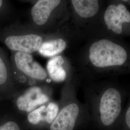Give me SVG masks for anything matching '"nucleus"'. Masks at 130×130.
Returning <instances> with one entry per match:
<instances>
[{"label":"nucleus","mask_w":130,"mask_h":130,"mask_svg":"<svg viewBox=\"0 0 130 130\" xmlns=\"http://www.w3.org/2000/svg\"><path fill=\"white\" fill-rule=\"evenodd\" d=\"M119 130H130V105L123 114Z\"/></svg>","instance_id":"obj_16"},{"label":"nucleus","mask_w":130,"mask_h":130,"mask_svg":"<svg viewBox=\"0 0 130 130\" xmlns=\"http://www.w3.org/2000/svg\"><path fill=\"white\" fill-rule=\"evenodd\" d=\"M27 21L24 23L36 31L51 33L62 27L69 18L67 1L63 0L32 1Z\"/></svg>","instance_id":"obj_1"},{"label":"nucleus","mask_w":130,"mask_h":130,"mask_svg":"<svg viewBox=\"0 0 130 130\" xmlns=\"http://www.w3.org/2000/svg\"><path fill=\"white\" fill-rule=\"evenodd\" d=\"M10 61L14 77L20 86L29 87L49 80L46 70L35 60L32 54L11 52Z\"/></svg>","instance_id":"obj_4"},{"label":"nucleus","mask_w":130,"mask_h":130,"mask_svg":"<svg viewBox=\"0 0 130 130\" xmlns=\"http://www.w3.org/2000/svg\"><path fill=\"white\" fill-rule=\"evenodd\" d=\"M70 3L75 14L84 19L95 16L99 8L97 0H72Z\"/></svg>","instance_id":"obj_12"},{"label":"nucleus","mask_w":130,"mask_h":130,"mask_svg":"<svg viewBox=\"0 0 130 130\" xmlns=\"http://www.w3.org/2000/svg\"><path fill=\"white\" fill-rule=\"evenodd\" d=\"M123 113L120 91L113 87L105 90L94 105L92 119L102 130H119Z\"/></svg>","instance_id":"obj_3"},{"label":"nucleus","mask_w":130,"mask_h":130,"mask_svg":"<svg viewBox=\"0 0 130 130\" xmlns=\"http://www.w3.org/2000/svg\"><path fill=\"white\" fill-rule=\"evenodd\" d=\"M20 86L14 77L9 58L0 47V90L17 95L20 93Z\"/></svg>","instance_id":"obj_9"},{"label":"nucleus","mask_w":130,"mask_h":130,"mask_svg":"<svg viewBox=\"0 0 130 130\" xmlns=\"http://www.w3.org/2000/svg\"><path fill=\"white\" fill-rule=\"evenodd\" d=\"M59 110V107L57 103L49 102L47 103L46 111L45 121L47 123L51 124L56 119Z\"/></svg>","instance_id":"obj_15"},{"label":"nucleus","mask_w":130,"mask_h":130,"mask_svg":"<svg viewBox=\"0 0 130 130\" xmlns=\"http://www.w3.org/2000/svg\"><path fill=\"white\" fill-rule=\"evenodd\" d=\"M88 53L89 60L98 68L123 65L127 57V53L123 47L105 39L91 44Z\"/></svg>","instance_id":"obj_6"},{"label":"nucleus","mask_w":130,"mask_h":130,"mask_svg":"<svg viewBox=\"0 0 130 130\" xmlns=\"http://www.w3.org/2000/svg\"><path fill=\"white\" fill-rule=\"evenodd\" d=\"M104 20L108 29L120 34L122 31V24L130 23V13L123 4L110 5L105 12Z\"/></svg>","instance_id":"obj_10"},{"label":"nucleus","mask_w":130,"mask_h":130,"mask_svg":"<svg viewBox=\"0 0 130 130\" xmlns=\"http://www.w3.org/2000/svg\"><path fill=\"white\" fill-rule=\"evenodd\" d=\"M69 77L66 80L61 108L56 119L51 124L50 130H75L84 118L82 107L78 103L73 100Z\"/></svg>","instance_id":"obj_5"},{"label":"nucleus","mask_w":130,"mask_h":130,"mask_svg":"<svg viewBox=\"0 0 130 130\" xmlns=\"http://www.w3.org/2000/svg\"><path fill=\"white\" fill-rule=\"evenodd\" d=\"M0 130H21V129L16 122L13 121H9L0 126Z\"/></svg>","instance_id":"obj_17"},{"label":"nucleus","mask_w":130,"mask_h":130,"mask_svg":"<svg viewBox=\"0 0 130 130\" xmlns=\"http://www.w3.org/2000/svg\"><path fill=\"white\" fill-rule=\"evenodd\" d=\"M53 33L36 31L17 19L0 28V42L11 52L32 54L38 52L42 44Z\"/></svg>","instance_id":"obj_2"},{"label":"nucleus","mask_w":130,"mask_h":130,"mask_svg":"<svg viewBox=\"0 0 130 130\" xmlns=\"http://www.w3.org/2000/svg\"><path fill=\"white\" fill-rule=\"evenodd\" d=\"M68 44L67 27L65 24L42 44L38 53L42 56L50 58L61 55L67 49Z\"/></svg>","instance_id":"obj_8"},{"label":"nucleus","mask_w":130,"mask_h":130,"mask_svg":"<svg viewBox=\"0 0 130 130\" xmlns=\"http://www.w3.org/2000/svg\"><path fill=\"white\" fill-rule=\"evenodd\" d=\"M50 100V88L43 83L30 86L19 93L15 99V105L19 110L29 113L49 102Z\"/></svg>","instance_id":"obj_7"},{"label":"nucleus","mask_w":130,"mask_h":130,"mask_svg":"<svg viewBox=\"0 0 130 130\" xmlns=\"http://www.w3.org/2000/svg\"><path fill=\"white\" fill-rule=\"evenodd\" d=\"M67 64V60L62 55L50 58L46 69L50 79L56 83L66 81L69 76Z\"/></svg>","instance_id":"obj_11"},{"label":"nucleus","mask_w":130,"mask_h":130,"mask_svg":"<svg viewBox=\"0 0 130 130\" xmlns=\"http://www.w3.org/2000/svg\"><path fill=\"white\" fill-rule=\"evenodd\" d=\"M16 14L10 2L0 0V28L17 19Z\"/></svg>","instance_id":"obj_13"},{"label":"nucleus","mask_w":130,"mask_h":130,"mask_svg":"<svg viewBox=\"0 0 130 130\" xmlns=\"http://www.w3.org/2000/svg\"><path fill=\"white\" fill-rule=\"evenodd\" d=\"M46 107L47 104H45L30 112L28 115V122L33 125H37L45 120Z\"/></svg>","instance_id":"obj_14"}]
</instances>
